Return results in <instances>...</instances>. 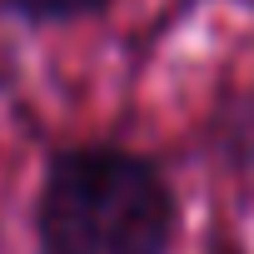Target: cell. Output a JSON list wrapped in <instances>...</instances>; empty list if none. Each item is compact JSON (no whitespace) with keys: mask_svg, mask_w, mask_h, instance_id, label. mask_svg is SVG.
<instances>
[{"mask_svg":"<svg viewBox=\"0 0 254 254\" xmlns=\"http://www.w3.org/2000/svg\"><path fill=\"white\" fill-rule=\"evenodd\" d=\"M35 229L45 254H165L175 239V194L145 155L80 145L55 155Z\"/></svg>","mask_w":254,"mask_h":254,"instance_id":"6da1fadb","label":"cell"},{"mask_svg":"<svg viewBox=\"0 0 254 254\" xmlns=\"http://www.w3.org/2000/svg\"><path fill=\"white\" fill-rule=\"evenodd\" d=\"M10 5H15L25 20H40V25H60V20H85V15L105 10L110 0H10Z\"/></svg>","mask_w":254,"mask_h":254,"instance_id":"7a4b0ae2","label":"cell"}]
</instances>
